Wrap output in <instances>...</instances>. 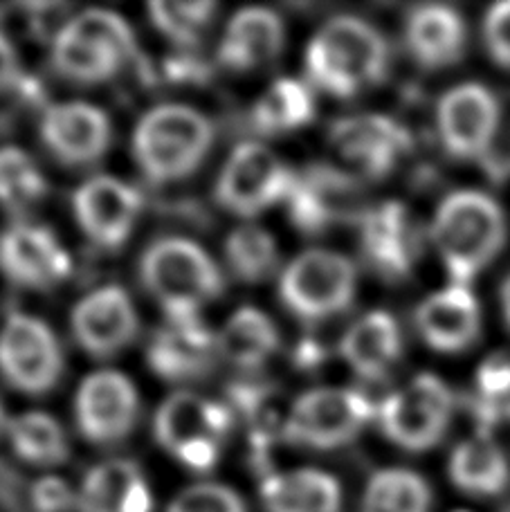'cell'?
Returning a JSON list of instances; mask_svg holds the SVG:
<instances>
[{
    "mask_svg": "<svg viewBox=\"0 0 510 512\" xmlns=\"http://www.w3.org/2000/svg\"><path fill=\"white\" fill-rule=\"evenodd\" d=\"M362 250L385 277H405L418 252V234L407 209L400 203L371 209L362 223Z\"/></svg>",
    "mask_w": 510,
    "mask_h": 512,
    "instance_id": "obj_22",
    "label": "cell"
},
{
    "mask_svg": "<svg viewBox=\"0 0 510 512\" xmlns=\"http://www.w3.org/2000/svg\"><path fill=\"white\" fill-rule=\"evenodd\" d=\"M450 477L454 486L477 497H493L504 492L510 481V465L506 454L479 434L463 441L450 456Z\"/></svg>",
    "mask_w": 510,
    "mask_h": 512,
    "instance_id": "obj_28",
    "label": "cell"
},
{
    "mask_svg": "<svg viewBox=\"0 0 510 512\" xmlns=\"http://www.w3.org/2000/svg\"><path fill=\"white\" fill-rule=\"evenodd\" d=\"M389 48L376 27L358 16H338L313 36L306 70L317 88L351 97L385 77Z\"/></svg>",
    "mask_w": 510,
    "mask_h": 512,
    "instance_id": "obj_1",
    "label": "cell"
},
{
    "mask_svg": "<svg viewBox=\"0 0 510 512\" xmlns=\"http://www.w3.org/2000/svg\"><path fill=\"white\" fill-rule=\"evenodd\" d=\"M454 398L450 389L430 373H421L378 407V418L391 441L412 452L430 450L450 425Z\"/></svg>",
    "mask_w": 510,
    "mask_h": 512,
    "instance_id": "obj_8",
    "label": "cell"
},
{
    "mask_svg": "<svg viewBox=\"0 0 510 512\" xmlns=\"http://www.w3.org/2000/svg\"><path fill=\"white\" fill-rule=\"evenodd\" d=\"M502 306H504L506 324L510 328V277L504 281V286H502Z\"/></svg>",
    "mask_w": 510,
    "mask_h": 512,
    "instance_id": "obj_41",
    "label": "cell"
},
{
    "mask_svg": "<svg viewBox=\"0 0 510 512\" xmlns=\"http://www.w3.org/2000/svg\"><path fill=\"white\" fill-rule=\"evenodd\" d=\"M0 270L18 286L50 290L68 277L72 263L50 230L18 223L0 234Z\"/></svg>",
    "mask_w": 510,
    "mask_h": 512,
    "instance_id": "obj_13",
    "label": "cell"
},
{
    "mask_svg": "<svg viewBox=\"0 0 510 512\" xmlns=\"http://www.w3.org/2000/svg\"><path fill=\"white\" fill-rule=\"evenodd\" d=\"M486 45L499 66L510 68V3L490 7L484 23Z\"/></svg>",
    "mask_w": 510,
    "mask_h": 512,
    "instance_id": "obj_37",
    "label": "cell"
},
{
    "mask_svg": "<svg viewBox=\"0 0 510 512\" xmlns=\"http://www.w3.org/2000/svg\"><path fill=\"white\" fill-rule=\"evenodd\" d=\"M138 331L131 297L117 286L90 292L72 313V333L95 358H111L129 346Z\"/></svg>",
    "mask_w": 510,
    "mask_h": 512,
    "instance_id": "obj_16",
    "label": "cell"
},
{
    "mask_svg": "<svg viewBox=\"0 0 510 512\" xmlns=\"http://www.w3.org/2000/svg\"><path fill=\"white\" fill-rule=\"evenodd\" d=\"M111 135L106 113L84 102L52 106L41 124L45 146L66 164L97 162L111 146Z\"/></svg>",
    "mask_w": 510,
    "mask_h": 512,
    "instance_id": "obj_17",
    "label": "cell"
},
{
    "mask_svg": "<svg viewBox=\"0 0 510 512\" xmlns=\"http://www.w3.org/2000/svg\"><path fill=\"white\" fill-rule=\"evenodd\" d=\"M72 205H75L81 230L99 248L115 250L129 239L133 225L138 221L142 200L138 191L126 182L111 176H97L77 189Z\"/></svg>",
    "mask_w": 510,
    "mask_h": 512,
    "instance_id": "obj_15",
    "label": "cell"
},
{
    "mask_svg": "<svg viewBox=\"0 0 510 512\" xmlns=\"http://www.w3.org/2000/svg\"><path fill=\"white\" fill-rule=\"evenodd\" d=\"M3 427H5V409L0 405V432H3Z\"/></svg>",
    "mask_w": 510,
    "mask_h": 512,
    "instance_id": "obj_42",
    "label": "cell"
},
{
    "mask_svg": "<svg viewBox=\"0 0 510 512\" xmlns=\"http://www.w3.org/2000/svg\"><path fill=\"white\" fill-rule=\"evenodd\" d=\"M167 512H245L241 497L218 483H198L173 499Z\"/></svg>",
    "mask_w": 510,
    "mask_h": 512,
    "instance_id": "obj_36",
    "label": "cell"
},
{
    "mask_svg": "<svg viewBox=\"0 0 510 512\" xmlns=\"http://www.w3.org/2000/svg\"><path fill=\"white\" fill-rule=\"evenodd\" d=\"M313 115L315 99L308 86L295 79H281L254 106L252 120L261 133L277 135L306 126Z\"/></svg>",
    "mask_w": 510,
    "mask_h": 512,
    "instance_id": "obj_30",
    "label": "cell"
},
{
    "mask_svg": "<svg viewBox=\"0 0 510 512\" xmlns=\"http://www.w3.org/2000/svg\"><path fill=\"white\" fill-rule=\"evenodd\" d=\"M9 438L23 461L43 465V468L63 463L70 454L61 425L41 411H30L14 418L9 423Z\"/></svg>",
    "mask_w": 510,
    "mask_h": 512,
    "instance_id": "obj_31",
    "label": "cell"
},
{
    "mask_svg": "<svg viewBox=\"0 0 510 512\" xmlns=\"http://www.w3.org/2000/svg\"><path fill=\"white\" fill-rule=\"evenodd\" d=\"M151 21L180 45H196L216 12L214 3H151Z\"/></svg>",
    "mask_w": 510,
    "mask_h": 512,
    "instance_id": "obj_35",
    "label": "cell"
},
{
    "mask_svg": "<svg viewBox=\"0 0 510 512\" xmlns=\"http://www.w3.org/2000/svg\"><path fill=\"white\" fill-rule=\"evenodd\" d=\"M18 79V57L14 45L0 34V90L14 86Z\"/></svg>",
    "mask_w": 510,
    "mask_h": 512,
    "instance_id": "obj_40",
    "label": "cell"
},
{
    "mask_svg": "<svg viewBox=\"0 0 510 512\" xmlns=\"http://www.w3.org/2000/svg\"><path fill=\"white\" fill-rule=\"evenodd\" d=\"M45 191L48 185L30 155L16 146L0 149V205L7 212H30L41 203Z\"/></svg>",
    "mask_w": 510,
    "mask_h": 512,
    "instance_id": "obj_33",
    "label": "cell"
},
{
    "mask_svg": "<svg viewBox=\"0 0 510 512\" xmlns=\"http://www.w3.org/2000/svg\"><path fill=\"white\" fill-rule=\"evenodd\" d=\"M288 212L297 230L320 234L358 200V187L346 173L329 167H311L293 178Z\"/></svg>",
    "mask_w": 510,
    "mask_h": 512,
    "instance_id": "obj_19",
    "label": "cell"
},
{
    "mask_svg": "<svg viewBox=\"0 0 510 512\" xmlns=\"http://www.w3.org/2000/svg\"><path fill=\"white\" fill-rule=\"evenodd\" d=\"M407 45L414 59L427 70L452 66L463 54L466 27L452 7H418L407 21Z\"/></svg>",
    "mask_w": 510,
    "mask_h": 512,
    "instance_id": "obj_25",
    "label": "cell"
},
{
    "mask_svg": "<svg viewBox=\"0 0 510 512\" xmlns=\"http://www.w3.org/2000/svg\"><path fill=\"white\" fill-rule=\"evenodd\" d=\"M218 353L239 369H259L279 349V333L268 315L241 308L216 337Z\"/></svg>",
    "mask_w": 510,
    "mask_h": 512,
    "instance_id": "obj_29",
    "label": "cell"
},
{
    "mask_svg": "<svg viewBox=\"0 0 510 512\" xmlns=\"http://www.w3.org/2000/svg\"><path fill=\"white\" fill-rule=\"evenodd\" d=\"M268 512H340L342 488L338 479L322 470H295L272 474L261 488Z\"/></svg>",
    "mask_w": 510,
    "mask_h": 512,
    "instance_id": "obj_27",
    "label": "cell"
},
{
    "mask_svg": "<svg viewBox=\"0 0 510 512\" xmlns=\"http://www.w3.org/2000/svg\"><path fill=\"white\" fill-rule=\"evenodd\" d=\"M133 52V32L122 16L88 9L61 27L54 39L52 63L63 77L79 84H99L115 77Z\"/></svg>",
    "mask_w": 510,
    "mask_h": 512,
    "instance_id": "obj_5",
    "label": "cell"
},
{
    "mask_svg": "<svg viewBox=\"0 0 510 512\" xmlns=\"http://www.w3.org/2000/svg\"><path fill=\"white\" fill-rule=\"evenodd\" d=\"M212 140L214 126L203 113L167 104L142 117L133 135V153L151 180L169 182L196 171Z\"/></svg>",
    "mask_w": 510,
    "mask_h": 512,
    "instance_id": "obj_3",
    "label": "cell"
},
{
    "mask_svg": "<svg viewBox=\"0 0 510 512\" xmlns=\"http://www.w3.org/2000/svg\"><path fill=\"white\" fill-rule=\"evenodd\" d=\"M295 173L263 144H241L218 178L216 198L236 216H257L286 200Z\"/></svg>",
    "mask_w": 510,
    "mask_h": 512,
    "instance_id": "obj_10",
    "label": "cell"
},
{
    "mask_svg": "<svg viewBox=\"0 0 510 512\" xmlns=\"http://www.w3.org/2000/svg\"><path fill=\"white\" fill-rule=\"evenodd\" d=\"M331 137L344 158L358 164L371 178L387 176L400 155L409 149L405 128L382 115H362L338 122Z\"/></svg>",
    "mask_w": 510,
    "mask_h": 512,
    "instance_id": "obj_20",
    "label": "cell"
},
{
    "mask_svg": "<svg viewBox=\"0 0 510 512\" xmlns=\"http://www.w3.org/2000/svg\"><path fill=\"white\" fill-rule=\"evenodd\" d=\"M479 396L493 402H504L510 398V358L493 355L477 371Z\"/></svg>",
    "mask_w": 510,
    "mask_h": 512,
    "instance_id": "obj_38",
    "label": "cell"
},
{
    "mask_svg": "<svg viewBox=\"0 0 510 512\" xmlns=\"http://www.w3.org/2000/svg\"><path fill=\"white\" fill-rule=\"evenodd\" d=\"M403 337L396 319L389 313H371L351 326L340 342L344 362L362 378L376 380L400 358Z\"/></svg>",
    "mask_w": 510,
    "mask_h": 512,
    "instance_id": "obj_26",
    "label": "cell"
},
{
    "mask_svg": "<svg viewBox=\"0 0 510 512\" xmlns=\"http://www.w3.org/2000/svg\"><path fill=\"white\" fill-rule=\"evenodd\" d=\"M140 274L167 317H194L223 292V277L200 245L187 239H162L144 252Z\"/></svg>",
    "mask_w": 510,
    "mask_h": 512,
    "instance_id": "obj_4",
    "label": "cell"
},
{
    "mask_svg": "<svg viewBox=\"0 0 510 512\" xmlns=\"http://www.w3.org/2000/svg\"><path fill=\"white\" fill-rule=\"evenodd\" d=\"M63 371L61 346L52 328L32 315L14 313L0 331V373L18 391L45 393Z\"/></svg>",
    "mask_w": 510,
    "mask_h": 512,
    "instance_id": "obj_11",
    "label": "cell"
},
{
    "mask_svg": "<svg viewBox=\"0 0 510 512\" xmlns=\"http://www.w3.org/2000/svg\"><path fill=\"white\" fill-rule=\"evenodd\" d=\"M430 486L409 470L373 474L360 512H430Z\"/></svg>",
    "mask_w": 510,
    "mask_h": 512,
    "instance_id": "obj_32",
    "label": "cell"
},
{
    "mask_svg": "<svg viewBox=\"0 0 510 512\" xmlns=\"http://www.w3.org/2000/svg\"><path fill=\"white\" fill-rule=\"evenodd\" d=\"M230 429V411L198 393H173L158 409L160 445L191 470H212Z\"/></svg>",
    "mask_w": 510,
    "mask_h": 512,
    "instance_id": "obj_6",
    "label": "cell"
},
{
    "mask_svg": "<svg viewBox=\"0 0 510 512\" xmlns=\"http://www.w3.org/2000/svg\"><path fill=\"white\" fill-rule=\"evenodd\" d=\"M441 140L454 158H484L499 124V106L488 88L463 84L439 104Z\"/></svg>",
    "mask_w": 510,
    "mask_h": 512,
    "instance_id": "obj_14",
    "label": "cell"
},
{
    "mask_svg": "<svg viewBox=\"0 0 510 512\" xmlns=\"http://www.w3.org/2000/svg\"><path fill=\"white\" fill-rule=\"evenodd\" d=\"M432 239L457 286H468L495 259L506 241V218L493 198L457 191L434 216Z\"/></svg>",
    "mask_w": 510,
    "mask_h": 512,
    "instance_id": "obj_2",
    "label": "cell"
},
{
    "mask_svg": "<svg viewBox=\"0 0 510 512\" xmlns=\"http://www.w3.org/2000/svg\"><path fill=\"white\" fill-rule=\"evenodd\" d=\"M378 414L371 402L351 389H313L299 398L284 425V436L290 443L335 450L351 443Z\"/></svg>",
    "mask_w": 510,
    "mask_h": 512,
    "instance_id": "obj_9",
    "label": "cell"
},
{
    "mask_svg": "<svg viewBox=\"0 0 510 512\" xmlns=\"http://www.w3.org/2000/svg\"><path fill=\"white\" fill-rule=\"evenodd\" d=\"M32 501L39 512H63L77 504V497L72 495L66 481L48 477L36 483L32 490Z\"/></svg>",
    "mask_w": 510,
    "mask_h": 512,
    "instance_id": "obj_39",
    "label": "cell"
},
{
    "mask_svg": "<svg viewBox=\"0 0 510 512\" xmlns=\"http://www.w3.org/2000/svg\"><path fill=\"white\" fill-rule=\"evenodd\" d=\"M216 353V337L198 315L167 317L149 344V364L165 380H194L212 369Z\"/></svg>",
    "mask_w": 510,
    "mask_h": 512,
    "instance_id": "obj_18",
    "label": "cell"
},
{
    "mask_svg": "<svg viewBox=\"0 0 510 512\" xmlns=\"http://www.w3.org/2000/svg\"><path fill=\"white\" fill-rule=\"evenodd\" d=\"M77 508L81 512H151L153 497L138 465L111 459L86 474Z\"/></svg>",
    "mask_w": 510,
    "mask_h": 512,
    "instance_id": "obj_23",
    "label": "cell"
},
{
    "mask_svg": "<svg viewBox=\"0 0 510 512\" xmlns=\"http://www.w3.org/2000/svg\"><path fill=\"white\" fill-rule=\"evenodd\" d=\"M416 326L423 340L436 351L457 353L468 349L479 335V306L468 286L452 283L436 292L416 310Z\"/></svg>",
    "mask_w": 510,
    "mask_h": 512,
    "instance_id": "obj_21",
    "label": "cell"
},
{
    "mask_svg": "<svg viewBox=\"0 0 510 512\" xmlns=\"http://www.w3.org/2000/svg\"><path fill=\"white\" fill-rule=\"evenodd\" d=\"M355 295V268L342 254L311 250L288 265L281 277L286 308L306 322L338 315Z\"/></svg>",
    "mask_w": 510,
    "mask_h": 512,
    "instance_id": "obj_7",
    "label": "cell"
},
{
    "mask_svg": "<svg viewBox=\"0 0 510 512\" xmlns=\"http://www.w3.org/2000/svg\"><path fill=\"white\" fill-rule=\"evenodd\" d=\"M227 263L243 281H263L277 270L279 252L272 236L261 227L245 225L234 230L225 245Z\"/></svg>",
    "mask_w": 510,
    "mask_h": 512,
    "instance_id": "obj_34",
    "label": "cell"
},
{
    "mask_svg": "<svg viewBox=\"0 0 510 512\" xmlns=\"http://www.w3.org/2000/svg\"><path fill=\"white\" fill-rule=\"evenodd\" d=\"M281 45H284L281 18L270 9L248 7L236 12L227 25L218 59L225 68L245 72L275 59Z\"/></svg>",
    "mask_w": 510,
    "mask_h": 512,
    "instance_id": "obj_24",
    "label": "cell"
},
{
    "mask_svg": "<svg viewBox=\"0 0 510 512\" xmlns=\"http://www.w3.org/2000/svg\"><path fill=\"white\" fill-rule=\"evenodd\" d=\"M77 425L88 441L108 445L129 436L138 420V391L117 371L93 373L79 387Z\"/></svg>",
    "mask_w": 510,
    "mask_h": 512,
    "instance_id": "obj_12",
    "label": "cell"
}]
</instances>
